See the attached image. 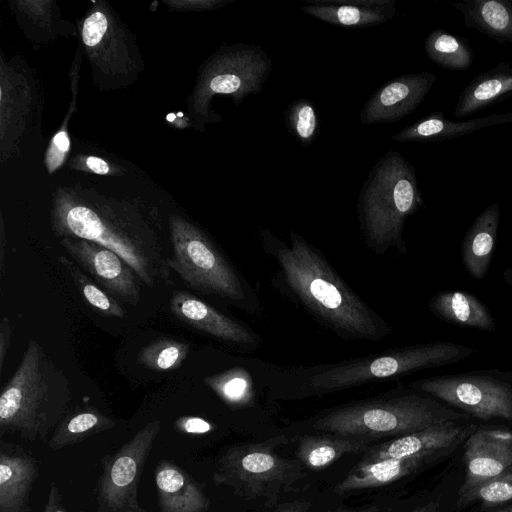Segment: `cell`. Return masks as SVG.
Here are the masks:
<instances>
[{
  "label": "cell",
  "mask_w": 512,
  "mask_h": 512,
  "mask_svg": "<svg viewBox=\"0 0 512 512\" xmlns=\"http://www.w3.org/2000/svg\"><path fill=\"white\" fill-rule=\"evenodd\" d=\"M500 209L498 203L486 207L474 220L461 244V260L471 277L483 279L495 249Z\"/></svg>",
  "instance_id": "ac0fdd59"
},
{
  "label": "cell",
  "mask_w": 512,
  "mask_h": 512,
  "mask_svg": "<svg viewBox=\"0 0 512 512\" xmlns=\"http://www.w3.org/2000/svg\"><path fill=\"white\" fill-rule=\"evenodd\" d=\"M470 419L468 414L429 395L406 393L338 407L318 418L313 427L335 435L375 440L407 435L447 421Z\"/></svg>",
  "instance_id": "277c9868"
},
{
  "label": "cell",
  "mask_w": 512,
  "mask_h": 512,
  "mask_svg": "<svg viewBox=\"0 0 512 512\" xmlns=\"http://www.w3.org/2000/svg\"><path fill=\"white\" fill-rule=\"evenodd\" d=\"M430 460L422 457L360 461L334 489L337 494L381 487L417 471Z\"/></svg>",
  "instance_id": "ffe728a7"
},
{
  "label": "cell",
  "mask_w": 512,
  "mask_h": 512,
  "mask_svg": "<svg viewBox=\"0 0 512 512\" xmlns=\"http://www.w3.org/2000/svg\"><path fill=\"white\" fill-rule=\"evenodd\" d=\"M433 507L434 506L432 504H428V505L419 507V508L413 510L412 512H434Z\"/></svg>",
  "instance_id": "60d3db41"
},
{
  "label": "cell",
  "mask_w": 512,
  "mask_h": 512,
  "mask_svg": "<svg viewBox=\"0 0 512 512\" xmlns=\"http://www.w3.org/2000/svg\"><path fill=\"white\" fill-rule=\"evenodd\" d=\"M422 205L413 166L390 151L371 171L360 195L361 227L369 247L381 254L394 247L406 251L405 220Z\"/></svg>",
  "instance_id": "5b68a950"
},
{
  "label": "cell",
  "mask_w": 512,
  "mask_h": 512,
  "mask_svg": "<svg viewBox=\"0 0 512 512\" xmlns=\"http://www.w3.org/2000/svg\"><path fill=\"white\" fill-rule=\"evenodd\" d=\"M287 442L285 436H276L229 447L219 459L215 483L231 487L248 501L274 506L282 494L307 476L298 459L284 458L276 452Z\"/></svg>",
  "instance_id": "8992f818"
},
{
  "label": "cell",
  "mask_w": 512,
  "mask_h": 512,
  "mask_svg": "<svg viewBox=\"0 0 512 512\" xmlns=\"http://www.w3.org/2000/svg\"><path fill=\"white\" fill-rule=\"evenodd\" d=\"M69 147L70 141L67 133L65 131L58 132L52 139L47 153V166L50 172L62 164Z\"/></svg>",
  "instance_id": "836d02e7"
},
{
  "label": "cell",
  "mask_w": 512,
  "mask_h": 512,
  "mask_svg": "<svg viewBox=\"0 0 512 512\" xmlns=\"http://www.w3.org/2000/svg\"><path fill=\"white\" fill-rule=\"evenodd\" d=\"M291 245H281L277 259L285 279L301 301L333 330L350 339L379 341L388 324L335 273L322 255L291 232Z\"/></svg>",
  "instance_id": "6da1fadb"
},
{
  "label": "cell",
  "mask_w": 512,
  "mask_h": 512,
  "mask_svg": "<svg viewBox=\"0 0 512 512\" xmlns=\"http://www.w3.org/2000/svg\"><path fill=\"white\" fill-rule=\"evenodd\" d=\"M155 482L162 512H205L209 507L202 488L176 464L160 462Z\"/></svg>",
  "instance_id": "e0dca14e"
},
{
  "label": "cell",
  "mask_w": 512,
  "mask_h": 512,
  "mask_svg": "<svg viewBox=\"0 0 512 512\" xmlns=\"http://www.w3.org/2000/svg\"><path fill=\"white\" fill-rule=\"evenodd\" d=\"M412 386L471 417L512 421V381L494 374L434 376L415 381Z\"/></svg>",
  "instance_id": "9c48e42d"
},
{
  "label": "cell",
  "mask_w": 512,
  "mask_h": 512,
  "mask_svg": "<svg viewBox=\"0 0 512 512\" xmlns=\"http://www.w3.org/2000/svg\"><path fill=\"white\" fill-rule=\"evenodd\" d=\"M301 9L314 18L347 28L378 25L397 15L394 0H317Z\"/></svg>",
  "instance_id": "2e32d148"
},
{
  "label": "cell",
  "mask_w": 512,
  "mask_h": 512,
  "mask_svg": "<svg viewBox=\"0 0 512 512\" xmlns=\"http://www.w3.org/2000/svg\"><path fill=\"white\" fill-rule=\"evenodd\" d=\"M160 428L159 420L148 423L103 464L98 485L99 512H145L137 501L138 484Z\"/></svg>",
  "instance_id": "30bf717a"
},
{
  "label": "cell",
  "mask_w": 512,
  "mask_h": 512,
  "mask_svg": "<svg viewBox=\"0 0 512 512\" xmlns=\"http://www.w3.org/2000/svg\"><path fill=\"white\" fill-rule=\"evenodd\" d=\"M285 122L289 132L302 145L311 144L318 135V113L314 104L307 99L295 100L288 106Z\"/></svg>",
  "instance_id": "4dcf8cb0"
},
{
  "label": "cell",
  "mask_w": 512,
  "mask_h": 512,
  "mask_svg": "<svg viewBox=\"0 0 512 512\" xmlns=\"http://www.w3.org/2000/svg\"><path fill=\"white\" fill-rule=\"evenodd\" d=\"M171 243L169 267L189 287L232 301L245 300V290L239 275L199 229L174 218L171 221Z\"/></svg>",
  "instance_id": "ba28073f"
},
{
  "label": "cell",
  "mask_w": 512,
  "mask_h": 512,
  "mask_svg": "<svg viewBox=\"0 0 512 512\" xmlns=\"http://www.w3.org/2000/svg\"><path fill=\"white\" fill-rule=\"evenodd\" d=\"M58 260L90 306L107 317L125 316L126 312L117 300L96 284L74 261L62 255Z\"/></svg>",
  "instance_id": "83f0119b"
},
{
  "label": "cell",
  "mask_w": 512,
  "mask_h": 512,
  "mask_svg": "<svg viewBox=\"0 0 512 512\" xmlns=\"http://www.w3.org/2000/svg\"><path fill=\"white\" fill-rule=\"evenodd\" d=\"M430 310L439 318L461 327L484 331L495 330L488 308L473 294L465 291L438 292L429 302Z\"/></svg>",
  "instance_id": "cb8c5ba5"
},
{
  "label": "cell",
  "mask_w": 512,
  "mask_h": 512,
  "mask_svg": "<svg viewBox=\"0 0 512 512\" xmlns=\"http://www.w3.org/2000/svg\"><path fill=\"white\" fill-rule=\"evenodd\" d=\"M512 94V65L499 63L474 79L461 92L454 109L456 117H465Z\"/></svg>",
  "instance_id": "603a6c76"
},
{
  "label": "cell",
  "mask_w": 512,
  "mask_h": 512,
  "mask_svg": "<svg viewBox=\"0 0 512 512\" xmlns=\"http://www.w3.org/2000/svg\"><path fill=\"white\" fill-rule=\"evenodd\" d=\"M465 481L460 497L512 468V432L477 428L465 440Z\"/></svg>",
  "instance_id": "5bb4252c"
},
{
  "label": "cell",
  "mask_w": 512,
  "mask_h": 512,
  "mask_svg": "<svg viewBox=\"0 0 512 512\" xmlns=\"http://www.w3.org/2000/svg\"><path fill=\"white\" fill-rule=\"evenodd\" d=\"M474 352L472 347L447 341L416 344L342 362L313 375L309 383L315 390L332 392L425 368L457 363Z\"/></svg>",
  "instance_id": "52a82bcc"
},
{
  "label": "cell",
  "mask_w": 512,
  "mask_h": 512,
  "mask_svg": "<svg viewBox=\"0 0 512 512\" xmlns=\"http://www.w3.org/2000/svg\"><path fill=\"white\" fill-rule=\"evenodd\" d=\"M389 504L390 503H387L384 500H379L374 501L367 506H361L358 508H338L328 512H391L392 508Z\"/></svg>",
  "instance_id": "8d00e7d4"
},
{
  "label": "cell",
  "mask_w": 512,
  "mask_h": 512,
  "mask_svg": "<svg viewBox=\"0 0 512 512\" xmlns=\"http://www.w3.org/2000/svg\"><path fill=\"white\" fill-rule=\"evenodd\" d=\"M501 512H512V508H509V509H507L505 511H501Z\"/></svg>",
  "instance_id": "7bdbcfd3"
},
{
  "label": "cell",
  "mask_w": 512,
  "mask_h": 512,
  "mask_svg": "<svg viewBox=\"0 0 512 512\" xmlns=\"http://www.w3.org/2000/svg\"><path fill=\"white\" fill-rule=\"evenodd\" d=\"M506 279L512 285V267L510 268V274L506 276Z\"/></svg>",
  "instance_id": "b9f144b4"
},
{
  "label": "cell",
  "mask_w": 512,
  "mask_h": 512,
  "mask_svg": "<svg viewBox=\"0 0 512 512\" xmlns=\"http://www.w3.org/2000/svg\"><path fill=\"white\" fill-rule=\"evenodd\" d=\"M509 122H512V112L491 114L485 117L464 121H452L444 118L442 113H435L404 128L393 135L392 138L399 142L442 141L460 137L493 125Z\"/></svg>",
  "instance_id": "d6986e66"
},
{
  "label": "cell",
  "mask_w": 512,
  "mask_h": 512,
  "mask_svg": "<svg viewBox=\"0 0 512 512\" xmlns=\"http://www.w3.org/2000/svg\"><path fill=\"white\" fill-rule=\"evenodd\" d=\"M373 439L323 435L305 436L300 439L296 450L297 459L306 468L318 470L329 466L346 454L365 451Z\"/></svg>",
  "instance_id": "d4e9b609"
},
{
  "label": "cell",
  "mask_w": 512,
  "mask_h": 512,
  "mask_svg": "<svg viewBox=\"0 0 512 512\" xmlns=\"http://www.w3.org/2000/svg\"><path fill=\"white\" fill-rule=\"evenodd\" d=\"M107 30L106 16L101 12H95L89 16L83 25L82 38L84 43L93 47L97 45Z\"/></svg>",
  "instance_id": "d6a6232c"
},
{
  "label": "cell",
  "mask_w": 512,
  "mask_h": 512,
  "mask_svg": "<svg viewBox=\"0 0 512 512\" xmlns=\"http://www.w3.org/2000/svg\"><path fill=\"white\" fill-rule=\"evenodd\" d=\"M11 335L12 328L10 319L7 316H4L0 323V370H2L4 359L8 353Z\"/></svg>",
  "instance_id": "d590c367"
},
{
  "label": "cell",
  "mask_w": 512,
  "mask_h": 512,
  "mask_svg": "<svg viewBox=\"0 0 512 512\" xmlns=\"http://www.w3.org/2000/svg\"><path fill=\"white\" fill-rule=\"evenodd\" d=\"M72 392L66 374L34 339L0 395V428L33 441L44 438L68 413Z\"/></svg>",
  "instance_id": "7a4b0ae2"
},
{
  "label": "cell",
  "mask_w": 512,
  "mask_h": 512,
  "mask_svg": "<svg viewBox=\"0 0 512 512\" xmlns=\"http://www.w3.org/2000/svg\"><path fill=\"white\" fill-rule=\"evenodd\" d=\"M477 426L467 421H447L392 440L371 446L365 450L362 462L389 458L422 457L428 460L448 451L465 441Z\"/></svg>",
  "instance_id": "7c38bea8"
},
{
  "label": "cell",
  "mask_w": 512,
  "mask_h": 512,
  "mask_svg": "<svg viewBox=\"0 0 512 512\" xmlns=\"http://www.w3.org/2000/svg\"><path fill=\"white\" fill-rule=\"evenodd\" d=\"M114 426L115 422L96 408L92 406L77 407L68 412L56 426L48 445L51 449L57 450L83 441Z\"/></svg>",
  "instance_id": "484cf974"
},
{
  "label": "cell",
  "mask_w": 512,
  "mask_h": 512,
  "mask_svg": "<svg viewBox=\"0 0 512 512\" xmlns=\"http://www.w3.org/2000/svg\"><path fill=\"white\" fill-rule=\"evenodd\" d=\"M60 244L73 261L114 299L133 306L139 303L141 279L117 253L80 238H62Z\"/></svg>",
  "instance_id": "8fae6325"
},
{
  "label": "cell",
  "mask_w": 512,
  "mask_h": 512,
  "mask_svg": "<svg viewBox=\"0 0 512 512\" xmlns=\"http://www.w3.org/2000/svg\"><path fill=\"white\" fill-rule=\"evenodd\" d=\"M170 310L182 322L217 339L241 345L256 342L255 335L246 326L186 291L173 292Z\"/></svg>",
  "instance_id": "9a60e30c"
},
{
  "label": "cell",
  "mask_w": 512,
  "mask_h": 512,
  "mask_svg": "<svg viewBox=\"0 0 512 512\" xmlns=\"http://www.w3.org/2000/svg\"><path fill=\"white\" fill-rule=\"evenodd\" d=\"M86 163L87 166L97 174L104 175L107 174L109 171L108 164L98 157L90 156L87 158Z\"/></svg>",
  "instance_id": "ab89813d"
},
{
  "label": "cell",
  "mask_w": 512,
  "mask_h": 512,
  "mask_svg": "<svg viewBox=\"0 0 512 512\" xmlns=\"http://www.w3.org/2000/svg\"><path fill=\"white\" fill-rule=\"evenodd\" d=\"M475 499H480L488 504H499L511 500L512 468L461 496L459 503H466Z\"/></svg>",
  "instance_id": "1f68e13d"
},
{
  "label": "cell",
  "mask_w": 512,
  "mask_h": 512,
  "mask_svg": "<svg viewBox=\"0 0 512 512\" xmlns=\"http://www.w3.org/2000/svg\"><path fill=\"white\" fill-rule=\"evenodd\" d=\"M37 475L32 457L2 447L0 453V512H20Z\"/></svg>",
  "instance_id": "44dd1931"
},
{
  "label": "cell",
  "mask_w": 512,
  "mask_h": 512,
  "mask_svg": "<svg viewBox=\"0 0 512 512\" xmlns=\"http://www.w3.org/2000/svg\"><path fill=\"white\" fill-rule=\"evenodd\" d=\"M466 27L500 43H512V0H462L453 3Z\"/></svg>",
  "instance_id": "7402d4cb"
},
{
  "label": "cell",
  "mask_w": 512,
  "mask_h": 512,
  "mask_svg": "<svg viewBox=\"0 0 512 512\" xmlns=\"http://www.w3.org/2000/svg\"><path fill=\"white\" fill-rule=\"evenodd\" d=\"M204 382L232 407H243L252 401V381L248 372L242 368L237 367L208 376Z\"/></svg>",
  "instance_id": "f1b7e54d"
},
{
  "label": "cell",
  "mask_w": 512,
  "mask_h": 512,
  "mask_svg": "<svg viewBox=\"0 0 512 512\" xmlns=\"http://www.w3.org/2000/svg\"><path fill=\"white\" fill-rule=\"evenodd\" d=\"M437 79L423 71L392 79L379 87L364 105L360 121L375 124L398 121L413 112L425 99Z\"/></svg>",
  "instance_id": "4fadbf2b"
},
{
  "label": "cell",
  "mask_w": 512,
  "mask_h": 512,
  "mask_svg": "<svg viewBox=\"0 0 512 512\" xmlns=\"http://www.w3.org/2000/svg\"><path fill=\"white\" fill-rule=\"evenodd\" d=\"M311 503L304 500H293L282 504L273 512H307Z\"/></svg>",
  "instance_id": "74e56055"
},
{
  "label": "cell",
  "mask_w": 512,
  "mask_h": 512,
  "mask_svg": "<svg viewBox=\"0 0 512 512\" xmlns=\"http://www.w3.org/2000/svg\"><path fill=\"white\" fill-rule=\"evenodd\" d=\"M189 346L174 339H160L144 346L138 361L154 371H167L178 368L186 359Z\"/></svg>",
  "instance_id": "f546056e"
},
{
  "label": "cell",
  "mask_w": 512,
  "mask_h": 512,
  "mask_svg": "<svg viewBox=\"0 0 512 512\" xmlns=\"http://www.w3.org/2000/svg\"><path fill=\"white\" fill-rule=\"evenodd\" d=\"M55 233L62 238H80L107 247L122 257L149 288L170 285V267L160 235L135 216L101 215L75 205L57 216Z\"/></svg>",
  "instance_id": "3957f363"
},
{
  "label": "cell",
  "mask_w": 512,
  "mask_h": 512,
  "mask_svg": "<svg viewBox=\"0 0 512 512\" xmlns=\"http://www.w3.org/2000/svg\"><path fill=\"white\" fill-rule=\"evenodd\" d=\"M427 57L437 65L452 70H466L473 61V51L466 39L442 29L433 30L425 39Z\"/></svg>",
  "instance_id": "4316f807"
},
{
  "label": "cell",
  "mask_w": 512,
  "mask_h": 512,
  "mask_svg": "<svg viewBox=\"0 0 512 512\" xmlns=\"http://www.w3.org/2000/svg\"><path fill=\"white\" fill-rule=\"evenodd\" d=\"M57 487L51 484L49 499L45 508V512H66L60 503V497Z\"/></svg>",
  "instance_id": "f35d334b"
},
{
  "label": "cell",
  "mask_w": 512,
  "mask_h": 512,
  "mask_svg": "<svg viewBox=\"0 0 512 512\" xmlns=\"http://www.w3.org/2000/svg\"><path fill=\"white\" fill-rule=\"evenodd\" d=\"M175 424L179 430L189 434H204L213 429V425L210 422L195 416L181 417Z\"/></svg>",
  "instance_id": "e575fe53"
}]
</instances>
